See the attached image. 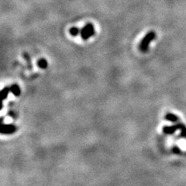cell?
I'll use <instances>...</instances> for the list:
<instances>
[{
    "mask_svg": "<svg viewBox=\"0 0 186 186\" xmlns=\"http://www.w3.org/2000/svg\"><path fill=\"white\" fill-rule=\"evenodd\" d=\"M155 37L156 33L153 31L148 32L144 36V37L142 39V41H140V50L141 52H143V53L147 52L150 46V43H151V41L155 39Z\"/></svg>",
    "mask_w": 186,
    "mask_h": 186,
    "instance_id": "6da1fadb",
    "label": "cell"
},
{
    "mask_svg": "<svg viewBox=\"0 0 186 186\" xmlns=\"http://www.w3.org/2000/svg\"><path fill=\"white\" fill-rule=\"evenodd\" d=\"M10 88L8 87H5L4 88H2L1 91V98H2V101H4L9 96V93L10 92Z\"/></svg>",
    "mask_w": 186,
    "mask_h": 186,
    "instance_id": "ba28073f",
    "label": "cell"
},
{
    "mask_svg": "<svg viewBox=\"0 0 186 186\" xmlns=\"http://www.w3.org/2000/svg\"><path fill=\"white\" fill-rule=\"evenodd\" d=\"M23 58H24L25 61L27 62V67H28L29 69L30 70L32 69L33 66H32V63H31V58H30V54H29L28 53H27V52H25V53L23 54Z\"/></svg>",
    "mask_w": 186,
    "mask_h": 186,
    "instance_id": "52a82bcc",
    "label": "cell"
},
{
    "mask_svg": "<svg viewBox=\"0 0 186 186\" xmlns=\"http://www.w3.org/2000/svg\"><path fill=\"white\" fill-rule=\"evenodd\" d=\"M9 115H10L11 117H13L14 119H16V116L14 115V113H12V111H10V112H9Z\"/></svg>",
    "mask_w": 186,
    "mask_h": 186,
    "instance_id": "7c38bea8",
    "label": "cell"
},
{
    "mask_svg": "<svg viewBox=\"0 0 186 186\" xmlns=\"http://www.w3.org/2000/svg\"><path fill=\"white\" fill-rule=\"evenodd\" d=\"M10 91L15 96H20L21 93V89L20 86L17 84H13L10 86Z\"/></svg>",
    "mask_w": 186,
    "mask_h": 186,
    "instance_id": "8992f818",
    "label": "cell"
},
{
    "mask_svg": "<svg viewBox=\"0 0 186 186\" xmlns=\"http://www.w3.org/2000/svg\"><path fill=\"white\" fill-rule=\"evenodd\" d=\"M164 119L165 120L170 121V122H172V123H176L179 120V118H178V116H176L174 113H168L165 115L164 117Z\"/></svg>",
    "mask_w": 186,
    "mask_h": 186,
    "instance_id": "5b68a950",
    "label": "cell"
},
{
    "mask_svg": "<svg viewBox=\"0 0 186 186\" xmlns=\"http://www.w3.org/2000/svg\"><path fill=\"white\" fill-rule=\"evenodd\" d=\"M178 130H179V123L173 125V126H165V127H163V132L165 134H168V135L173 134Z\"/></svg>",
    "mask_w": 186,
    "mask_h": 186,
    "instance_id": "277c9868",
    "label": "cell"
},
{
    "mask_svg": "<svg viewBox=\"0 0 186 186\" xmlns=\"http://www.w3.org/2000/svg\"><path fill=\"white\" fill-rule=\"evenodd\" d=\"M69 33L72 37H76V36H78L81 33V30H80V29L78 28V27H72L69 30Z\"/></svg>",
    "mask_w": 186,
    "mask_h": 186,
    "instance_id": "30bf717a",
    "label": "cell"
},
{
    "mask_svg": "<svg viewBox=\"0 0 186 186\" xmlns=\"http://www.w3.org/2000/svg\"><path fill=\"white\" fill-rule=\"evenodd\" d=\"M17 130V127L14 124H6V123H2L1 125V130H0V133L2 134H12V133H16Z\"/></svg>",
    "mask_w": 186,
    "mask_h": 186,
    "instance_id": "3957f363",
    "label": "cell"
},
{
    "mask_svg": "<svg viewBox=\"0 0 186 186\" xmlns=\"http://www.w3.org/2000/svg\"><path fill=\"white\" fill-rule=\"evenodd\" d=\"M95 33H96V30H95V27L94 25L92 23H87V24L81 30V37L82 39L85 40V41H87L91 37L94 36Z\"/></svg>",
    "mask_w": 186,
    "mask_h": 186,
    "instance_id": "7a4b0ae2",
    "label": "cell"
},
{
    "mask_svg": "<svg viewBox=\"0 0 186 186\" xmlns=\"http://www.w3.org/2000/svg\"><path fill=\"white\" fill-rule=\"evenodd\" d=\"M173 151H174V153H179L181 152L180 150H179V148H178V147H173Z\"/></svg>",
    "mask_w": 186,
    "mask_h": 186,
    "instance_id": "8fae6325",
    "label": "cell"
},
{
    "mask_svg": "<svg viewBox=\"0 0 186 186\" xmlns=\"http://www.w3.org/2000/svg\"><path fill=\"white\" fill-rule=\"evenodd\" d=\"M37 66L41 69H46L47 68V66H48L47 61L44 59V58H41L37 62Z\"/></svg>",
    "mask_w": 186,
    "mask_h": 186,
    "instance_id": "9c48e42d",
    "label": "cell"
}]
</instances>
